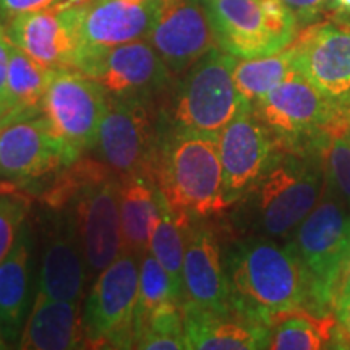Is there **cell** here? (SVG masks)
Returning a JSON list of instances; mask_svg holds the SVG:
<instances>
[{"label":"cell","mask_w":350,"mask_h":350,"mask_svg":"<svg viewBox=\"0 0 350 350\" xmlns=\"http://www.w3.org/2000/svg\"><path fill=\"white\" fill-rule=\"evenodd\" d=\"M222 255L235 308L269 326L279 314L313 313L312 279L288 242L245 235Z\"/></svg>","instance_id":"cell-1"},{"label":"cell","mask_w":350,"mask_h":350,"mask_svg":"<svg viewBox=\"0 0 350 350\" xmlns=\"http://www.w3.org/2000/svg\"><path fill=\"white\" fill-rule=\"evenodd\" d=\"M325 188L319 151L275 146L268 167L237 203L235 226L245 235L288 240L317 206Z\"/></svg>","instance_id":"cell-2"},{"label":"cell","mask_w":350,"mask_h":350,"mask_svg":"<svg viewBox=\"0 0 350 350\" xmlns=\"http://www.w3.org/2000/svg\"><path fill=\"white\" fill-rule=\"evenodd\" d=\"M151 180L174 213L193 221L229 209L224 196L219 135L161 131Z\"/></svg>","instance_id":"cell-3"},{"label":"cell","mask_w":350,"mask_h":350,"mask_svg":"<svg viewBox=\"0 0 350 350\" xmlns=\"http://www.w3.org/2000/svg\"><path fill=\"white\" fill-rule=\"evenodd\" d=\"M235 62L237 57L214 47L178 75L157 104L161 131L221 133L247 106L234 83Z\"/></svg>","instance_id":"cell-4"},{"label":"cell","mask_w":350,"mask_h":350,"mask_svg":"<svg viewBox=\"0 0 350 350\" xmlns=\"http://www.w3.org/2000/svg\"><path fill=\"white\" fill-rule=\"evenodd\" d=\"M252 109L275 144L294 151H318L323 138L339 133L350 113L319 93L297 70Z\"/></svg>","instance_id":"cell-5"},{"label":"cell","mask_w":350,"mask_h":350,"mask_svg":"<svg viewBox=\"0 0 350 350\" xmlns=\"http://www.w3.org/2000/svg\"><path fill=\"white\" fill-rule=\"evenodd\" d=\"M350 240V209L329 188L288 237L310 274L313 313L325 317L334 305L336 281Z\"/></svg>","instance_id":"cell-6"},{"label":"cell","mask_w":350,"mask_h":350,"mask_svg":"<svg viewBox=\"0 0 350 350\" xmlns=\"http://www.w3.org/2000/svg\"><path fill=\"white\" fill-rule=\"evenodd\" d=\"M204 7L217 47L237 59L275 54L299 33L282 0H208Z\"/></svg>","instance_id":"cell-7"},{"label":"cell","mask_w":350,"mask_h":350,"mask_svg":"<svg viewBox=\"0 0 350 350\" xmlns=\"http://www.w3.org/2000/svg\"><path fill=\"white\" fill-rule=\"evenodd\" d=\"M107 103V91L93 78L77 70H54L41 112L70 164L94 150Z\"/></svg>","instance_id":"cell-8"},{"label":"cell","mask_w":350,"mask_h":350,"mask_svg":"<svg viewBox=\"0 0 350 350\" xmlns=\"http://www.w3.org/2000/svg\"><path fill=\"white\" fill-rule=\"evenodd\" d=\"M142 255L122 250L96 279L83 310L86 347L133 349Z\"/></svg>","instance_id":"cell-9"},{"label":"cell","mask_w":350,"mask_h":350,"mask_svg":"<svg viewBox=\"0 0 350 350\" xmlns=\"http://www.w3.org/2000/svg\"><path fill=\"white\" fill-rule=\"evenodd\" d=\"M77 72L93 78L109 98L159 103L175 81L148 39L113 47H83Z\"/></svg>","instance_id":"cell-10"},{"label":"cell","mask_w":350,"mask_h":350,"mask_svg":"<svg viewBox=\"0 0 350 350\" xmlns=\"http://www.w3.org/2000/svg\"><path fill=\"white\" fill-rule=\"evenodd\" d=\"M157 104L109 98L94 148L100 161L120 178L151 180L161 143Z\"/></svg>","instance_id":"cell-11"},{"label":"cell","mask_w":350,"mask_h":350,"mask_svg":"<svg viewBox=\"0 0 350 350\" xmlns=\"http://www.w3.org/2000/svg\"><path fill=\"white\" fill-rule=\"evenodd\" d=\"M68 165L41 109L10 113L0 120V180L31 188Z\"/></svg>","instance_id":"cell-12"},{"label":"cell","mask_w":350,"mask_h":350,"mask_svg":"<svg viewBox=\"0 0 350 350\" xmlns=\"http://www.w3.org/2000/svg\"><path fill=\"white\" fill-rule=\"evenodd\" d=\"M294 67L323 96L350 111V18L331 16L299 29Z\"/></svg>","instance_id":"cell-13"},{"label":"cell","mask_w":350,"mask_h":350,"mask_svg":"<svg viewBox=\"0 0 350 350\" xmlns=\"http://www.w3.org/2000/svg\"><path fill=\"white\" fill-rule=\"evenodd\" d=\"M117 174L86 183L70 206L75 213L88 275H98L124 250Z\"/></svg>","instance_id":"cell-14"},{"label":"cell","mask_w":350,"mask_h":350,"mask_svg":"<svg viewBox=\"0 0 350 350\" xmlns=\"http://www.w3.org/2000/svg\"><path fill=\"white\" fill-rule=\"evenodd\" d=\"M42 234L44 247L36 294L80 304L90 275L73 208H47Z\"/></svg>","instance_id":"cell-15"},{"label":"cell","mask_w":350,"mask_h":350,"mask_svg":"<svg viewBox=\"0 0 350 350\" xmlns=\"http://www.w3.org/2000/svg\"><path fill=\"white\" fill-rule=\"evenodd\" d=\"M8 41L49 68L75 70L81 52L78 5L21 13L3 26Z\"/></svg>","instance_id":"cell-16"},{"label":"cell","mask_w":350,"mask_h":350,"mask_svg":"<svg viewBox=\"0 0 350 350\" xmlns=\"http://www.w3.org/2000/svg\"><path fill=\"white\" fill-rule=\"evenodd\" d=\"M275 146L273 135L256 119L248 104L219 133L224 196L229 208L237 204L255 185L262 170L268 167Z\"/></svg>","instance_id":"cell-17"},{"label":"cell","mask_w":350,"mask_h":350,"mask_svg":"<svg viewBox=\"0 0 350 350\" xmlns=\"http://www.w3.org/2000/svg\"><path fill=\"white\" fill-rule=\"evenodd\" d=\"M148 41L175 78L217 47L206 7L200 0H163Z\"/></svg>","instance_id":"cell-18"},{"label":"cell","mask_w":350,"mask_h":350,"mask_svg":"<svg viewBox=\"0 0 350 350\" xmlns=\"http://www.w3.org/2000/svg\"><path fill=\"white\" fill-rule=\"evenodd\" d=\"M163 0H88L78 5L83 47H113L150 36Z\"/></svg>","instance_id":"cell-19"},{"label":"cell","mask_w":350,"mask_h":350,"mask_svg":"<svg viewBox=\"0 0 350 350\" xmlns=\"http://www.w3.org/2000/svg\"><path fill=\"white\" fill-rule=\"evenodd\" d=\"M183 304L204 310L232 306L221 243L214 229L201 221H195L188 232L183 256Z\"/></svg>","instance_id":"cell-20"},{"label":"cell","mask_w":350,"mask_h":350,"mask_svg":"<svg viewBox=\"0 0 350 350\" xmlns=\"http://www.w3.org/2000/svg\"><path fill=\"white\" fill-rule=\"evenodd\" d=\"M187 349L256 350L268 347L269 325L235 308L204 310L183 304Z\"/></svg>","instance_id":"cell-21"},{"label":"cell","mask_w":350,"mask_h":350,"mask_svg":"<svg viewBox=\"0 0 350 350\" xmlns=\"http://www.w3.org/2000/svg\"><path fill=\"white\" fill-rule=\"evenodd\" d=\"M33 235L21 226L8 255L0 261V332L5 344H18L31 308Z\"/></svg>","instance_id":"cell-22"},{"label":"cell","mask_w":350,"mask_h":350,"mask_svg":"<svg viewBox=\"0 0 350 350\" xmlns=\"http://www.w3.org/2000/svg\"><path fill=\"white\" fill-rule=\"evenodd\" d=\"M86 347L80 304L38 295L26 319L18 349L68 350Z\"/></svg>","instance_id":"cell-23"},{"label":"cell","mask_w":350,"mask_h":350,"mask_svg":"<svg viewBox=\"0 0 350 350\" xmlns=\"http://www.w3.org/2000/svg\"><path fill=\"white\" fill-rule=\"evenodd\" d=\"M120 221L124 250L143 255L161 214L164 198L150 178H120Z\"/></svg>","instance_id":"cell-24"},{"label":"cell","mask_w":350,"mask_h":350,"mask_svg":"<svg viewBox=\"0 0 350 350\" xmlns=\"http://www.w3.org/2000/svg\"><path fill=\"white\" fill-rule=\"evenodd\" d=\"M347 339L338 319L317 317L306 310L279 314L269 326L268 347L273 350H321L342 349Z\"/></svg>","instance_id":"cell-25"},{"label":"cell","mask_w":350,"mask_h":350,"mask_svg":"<svg viewBox=\"0 0 350 350\" xmlns=\"http://www.w3.org/2000/svg\"><path fill=\"white\" fill-rule=\"evenodd\" d=\"M193 222V219L185 214L174 213L164 201L148 247V250L167 271L175 297L180 305L183 301V256H185L188 232Z\"/></svg>","instance_id":"cell-26"},{"label":"cell","mask_w":350,"mask_h":350,"mask_svg":"<svg viewBox=\"0 0 350 350\" xmlns=\"http://www.w3.org/2000/svg\"><path fill=\"white\" fill-rule=\"evenodd\" d=\"M292 72H295L294 52L291 46H287L275 54L237 59L234 67V83L245 103L253 106Z\"/></svg>","instance_id":"cell-27"},{"label":"cell","mask_w":350,"mask_h":350,"mask_svg":"<svg viewBox=\"0 0 350 350\" xmlns=\"http://www.w3.org/2000/svg\"><path fill=\"white\" fill-rule=\"evenodd\" d=\"M55 68L44 67L15 44L8 64V113H21L41 109L44 94Z\"/></svg>","instance_id":"cell-28"},{"label":"cell","mask_w":350,"mask_h":350,"mask_svg":"<svg viewBox=\"0 0 350 350\" xmlns=\"http://www.w3.org/2000/svg\"><path fill=\"white\" fill-rule=\"evenodd\" d=\"M133 349L183 350L187 349L182 305L165 301L135 326Z\"/></svg>","instance_id":"cell-29"},{"label":"cell","mask_w":350,"mask_h":350,"mask_svg":"<svg viewBox=\"0 0 350 350\" xmlns=\"http://www.w3.org/2000/svg\"><path fill=\"white\" fill-rule=\"evenodd\" d=\"M165 301H177L180 305V301L175 297L167 271L163 268V265L156 260V256L150 250H146L142 255V262H139V287L137 310H135V326L139 325L152 310H156Z\"/></svg>","instance_id":"cell-30"},{"label":"cell","mask_w":350,"mask_h":350,"mask_svg":"<svg viewBox=\"0 0 350 350\" xmlns=\"http://www.w3.org/2000/svg\"><path fill=\"white\" fill-rule=\"evenodd\" d=\"M326 187L350 209V143L339 133H327L318 146Z\"/></svg>","instance_id":"cell-31"},{"label":"cell","mask_w":350,"mask_h":350,"mask_svg":"<svg viewBox=\"0 0 350 350\" xmlns=\"http://www.w3.org/2000/svg\"><path fill=\"white\" fill-rule=\"evenodd\" d=\"M29 211V201L13 191H0V261L8 255Z\"/></svg>","instance_id":"cell-32"},{"label":"cell","mask_w":350,"mask_h":350,"mask_svg":"<svg viewBox=\"0 0 350 350\" xmlns=\"http://www.w3.org/2000/svg\"><path fill=\"white\" fill-rule=\"evenodd\" d=\"M65 0H0V28L21 13L38 12L64 3Z\"/></svg>","instance_id":"cell-33"},{"label":"cell","mask_w":350,"mask_h":350,"mask_svg":"<svg viewBox=\"0 0 350 350\" xmlns=\"http://www.w3.org/2000/svg\"><path fill=\"white\" fill-rule=\"evenodd\" d=\"M282 2L292 12L299 29L319 21V16L325 13L326 8V0H282Z\"/></svg>","instance_id":"cell-34"},{"label":"cell","mask_w":350,"mask_h":350,"mask_svg":"<svg viewBox=\"0 0 350 350\" xmlns=\"http://www.w3.org/2000/svg\"><path fill=\"white\" fill-rule=\"evenodd\" d=\"M12 42L5 33L0 34V106L8 113V64H10Z\"/></svg>","instance_id":"cell-35"},{"label":"cell","mask_w":350,"mask_h":350,"mask_svg":"<svg viewBox=\"0 0 350 350\" xmlns=\"http://www.w3.org/2000/svg\"><path fill=\"white\" fill-rule=\"evenodd\" d=\"M345 297H350V240L347 252H345L342 266H340L338 281H336V291H334V305L338 304L339 300L345 299ZM334 305H332V310H334Z\"/></svg>","instance_id":"cell-36"},{"label":"cell","mask_w":350,"mask_h":350,"mask_svg":"<svg viewBox=\"0 0 350 350\" xmlns=\"http://www.w3.org/2000/svg\"><path fill=\"white\" fill-rule=\"evenodd\" d=\"M334 313L340 331H342L347 342H350V297H345L334 305Z\"/></svg>","instance_id":"cell-37"},{"label":"cell","mask_w":350,"mask_h":350,"mask_svg":"<svg viewBox=\"0 0 350 350\" xmlns=\"http://www.w3.org/2000/svg\"><path fill=\"white\" fill-rule=\"evenodd\" d=\"M325 12H329L332 16L350 18V0H326Z\"/></svg>","instance_id":"cell-38"},{"label":"cell","mask_w":350,"mask_h":350,"mask_svg":"<svg viewBox=\"0 0 350 350\" xmlns=\"http://www.w3.org/2000/svg\"><path fill=\"white\" fill-rule=\"evenodd\" d=\"M339 135H342V137L350 143V113L347 116V119H345L342 129H340V131H339Z\"/></svg>","instance_id":"cell-39"},{"label":"cell","mask_w":350,"mask_h":350,"mask_svg":"<svg viewBox=\"0 0 350 350\" xmlns=\"http://www.w3.org/2000/svg\"><path fill=\"white\" fill-rule=\"evenodd\" d=\"M15 185L13 183H8V182H0V191H15Z\"/></svg>","instance_id":"cell-40"},{"label":"cell","mask_w":350,"mask_h":350,"mask_svg":"<svg viewBox=\"0 0 350 350\" xmlns=\"http://www.w3.org/2000/svg\"><path fill=\"white\" fill-rule=\"evenodd\" d=\"M0 349H5V340L2 338V332H0Z\"/></svg>","instance_id":"cell-41"},{"label":"cell","mask_w":350,"mask_h":350,"mask_svg":"<svg viewBox=\"0 0 350 350\" xmlns=\"http://www.w3.org/2000/svg\"><path fill=\"white\" fill-rule=\"evenodd\" d=\"M3 117H5V111H3L2 106H0V120H2Z\"/></svg>","instance_id":"cell-42"},{"label":"cell","mask_w":350,"mask_h":350,"mask_svg":"<svg viewBox=\"0 0 350 350\" xmlns=\"http://www.w3.org/2000/svg\"><path fill=\"white\" fill-rule=\"evenodd\" d=\"M88 2V0H83V3ZM129 2H137V0H129Z\"/></svg>","instance_id":"cell-43"},{"label":"cell","mask_w":350,"mask_h":350,"mask_svg":"<svg viewBox=\"0 0 350 350\" xmlns=\"http://www.w3.org/2000/svg\"><path fill=\"white\" fill-rule=\"evenodd\" d=\"M200 2H201V3H204V2H208V0H200Z\"/></svg>","instance_id":"cell-44"},{"label":"cell","mask_w":350,"mask_h":350,"mask_svg":"<svg viewBox=\"0 0 350 350\" xmlns=\"http://www.w3.org/2000/svg\"><path fill=\"white\" fill-rule=\"evenodd\" d=\"M2 33H3V29H2V28H0V34H2Z\"/></svg>","instance_id":"cell-45"}]
</instances>
